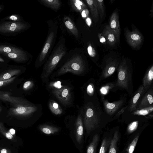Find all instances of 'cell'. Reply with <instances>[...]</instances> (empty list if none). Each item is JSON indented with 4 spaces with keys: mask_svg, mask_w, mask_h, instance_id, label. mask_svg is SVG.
<instances>
[{
    "mask_svg": "<svg viewBox=\"0 0 153 153\" xmlns=\"http://www.w3.org/2000/svg\"><path fill=\"white\" fill-rule=\"evenodd\" d=\"M126 102V99L122 97L118 100L110 102L107 100L103 101L104 109L106 113L110 115L114 114L123 106Z\"/></svg>",
    "mask_w": 153,
    "mask_h": 153,
    "instance_id": "cell-10",
    "label": "cell"
},
{
    "mask_svg": "<svg viewBox=\"0 0 153 153\" xmlns=\"http://www.w3.org/2000/svg\"><path fill=\"white\" fill-rule=\"evenodd\" d=\"M153 90L152 88H149L140 100L136 109H141L153 105Z\"/></svg>",
    "mask_w": 153,
    "mask_h": 153,
    "instance_id": "cell-13",
    "label": "cell"
},
{
    "mask_svg": "<svg viewBox=\"0 0 153 153\" xmlns=\"http://www.w3.org/2000/svg\"><path fill=\"white\" fill-rule=\"evenodd\" d=\"M139 136H136L129 144L127 149V153H133L138 141Z\"/></svg>",
    "mask_w": 153,
    "mask_h": 153,
    "instance_id": "cell-32",
    "label": "cell"
},
{
    "mask_svg": "<svg viewBox=\"0 0 153 153\" xmlns=\"http://www.w3.org/2000/svg\"><path fill=\"white\" fill-rule=\"evenodd\" d=\"M144 87L141 85L132 97L129 102L128 109L130 112L136 109L137 104L142 96L145 93Z\"/></svg>",
    "mask_w": 153,
    "mask_h": 153,
    "instance_id": "cell-11",
    "label": "cell"
},
{
    "mask_svg": "<svg viewBox=\"0 0 153 153\" xmlns=\"http://www.w3.org/2000/svg\"><path fill=\"white\" fill-rule=\"evenodd\" d=\"M0 53H13L20 54H26V53L22 49L12 46L0 45Z\"/></svg>",
    "mask_w": 153,
    "mask_h": 153,
    "instance_id": "cell-22",
    "label": "cell"
},
{
    "mask_svg": "<svg viewBox=\"0 0 153 153\" xmlns=\"http://www.w3.org/2000/svg\"><path fill=\"white\" fill-rule=\"evenodd\" d=\"M98 36L100 41L101 43H103L106 42V40L105 38L103 36H101V34H99Z\"/></svg>",
    "mask_w": 153,
    "mask_h": 153,
    "instance_id": "cell-43",
    "label": "cell"
},
{
    "mask_svg": "<svg viewBox=\"0 0 153 153\" xmlns=\"http://www.w3.org/2000/svg\"><path fill=\"white\" fill-rule=\"evenodd\" d=\"M138 124V123L137 121H134L129 124L127 128L128 133L130 134L135 131L137 128Z\"/></svg>",
    "mask_w": 153,
    "mask_h": 153,
    "instance_id": "cell-34",
    "label": "cell"
},
{
    "mask_svg": "<svg viewBox=\"0 0 153 153\" xmlns=\"http://www.w3.org/2000/svg\"><path fill=\"white\" fill-rule=\"evenodd\" d=\"M64 21L66 27L75 37L77 38L79 36L78 29L71 19L66 16L64 17Z\"/></svg>",
    "mask_w": 153,
    "mask_h": 153,
    "instance_id": "cell-20",
    "label": "cell"
},
{
    "mask_svg": "<svg viewBox=\"0 0 153 153\" xmlns=\"http://www.w3.org/2000/svg\"><path fill=\"white\" fill-rule=\"evenodd\" d=\"M2 10V7L0 5V11Z\"/></svg>",
    "mask_w": 153,
    "mask_h": 153,
    "instance_id": "cell-50",
    "label": "cell"
},
{
    "mask_svg": "<svg viewBox=\"0 0 153 153\" xmlns=\"http://www.w3.org/2000/svg\"><path fill=\"white\" fill-rule=\"evenodd\" d=\"M74 1L77 4L82 6L85 9L86 7V6L82 1L79 0H74Z\"/></svg>",
    "mask_w": 153,
    "mask_h": 153,
    "instance_id": "cell-42",
    "label": "cell"
},
{
    "mask_svg": "<svg viewBox=\"0 0 153 153\" xmlns=\"http://www.w3.org/2000/svg\"><path fill=\"white\" fill-rule=\"evenodd\" d=\"M27 25L19 22H7L0 25V32L4 33L19 32L26 29Z\"/></svg>",
    "mask_w": 153,
    "mask_h": 153,
    "instance_id": "cell-7",
    "label": "cell"
},
{
    "mask_svg": "<svg viewBox=\"0 0 153 153\" xmlns=\"http://www.w3.org/2000/svg\"><path fill=\"white\" fill-rule=\"evenodd\" d=\"M109 23L110 29L115 33L119 40L120 30L117 12L115 11L112 13L110 18Z\"/></svg>",
    "mask_w": 153,
    "mask_h": 153,
    "instance_id": "cell-14",
    "label": "cell"
},
{
    "mask_svg": "<svg viewBox=\"0 0 153 153\" xmlns=\"http://www.w3.org/2000/svg\"><path fill=\"white\" fill-rule=\"evenodd\" d=\"M75 134L77 142L79 144H81L83 139V128L82 120L81 114L78 115L76 121Z\"/></svg>",
    "mask_w": 153,
    "mask_h": 153,
    "instance_id": "cell-16",
    "label": "cell"
},
{
    "mask_svg": "<svg viewBox=\"0 0 153 153\" xmlns=\"http://www.w3.org/2000/svg\"><path fill=\"white\" fill-rule=\"evenodd\" d=\"M4 55L10 59L17 62H24L27 59L26 54H20L16 53H3Z\"/></svg>",
    "mask_w": 153,
    "mask_h": 153,
    "instance_id": "cell-27",
    "label": "cell"
},
{
    "mask_svg": "<svg viewBox=\"0 0 153 153\" xmlns=\"http://www.w3.org/2000/svg\"><path fill=\"white\" fill-rule=\"evenodd\" d=\"M39 128L42 132L48 135L56 133L59 130L58 128L47 125H40Z\"/></svg>",
    "mask_w": 153,
    "mask_h": 153,
    "instance_id": "cell-23",
    "label": "cell"
},
{
    "mask_svg": "<svg viewBox=\"0 0 153 153\" xmlns=\"http://www.w3.org/2000/svg\"><path fill=\"white\" fill-rule=\"evenodd\" d=\"M117 77L114 86L126 90L130 95L133 92L132 71L129 68L126 61L123 60L117 68Z\"/></svg>",
    "mask_w": 153,
    "mask_h": 153,
    "instance_id": "cell-2",
    "label": "cell"
},
{
    "mask_svg": "<svg viewBox=\"0 0 153 153\" xmlns=\"http://www.w3.org/2000/svg\"><path fill=\"white\" fill-rule=\"evenodd\" d=\"M118 66V64L114 62H110L106 64L100 75L99 81L103 80L112 75Z\"/></svg>",
    "mask_w": 153,
    "mask_h": 153,
    "instance_id": "cell-15",
    "label": "cell"
},
{
    "mask_svg": "<svg viewBox=\"0 0 153 153\" xmlns=\"http://www.w3.org/2000/svg\"><path fill=\"white\" fill-rule=\"evenodd\" d=\"M59 83V85H54L51 91L52 93L63 105L65 106L68 105L71 101V88Z\"/></svg>",
    "mask_w": 153,
    "mask_h": 153,
    "instance_id": "cell-5",
    "label": "cell"
},
{
    "mask_svg": "<svg viewBox=\"0 0 153 153\" xmlns=\"http://www.w3.org/2000/svg\"><path fill=\"white\" fill-rule=\"evenodd\" d=\"M111 138L105 137L102 141L99 153H106L110 146Z\"/></svg>",
    "mask_w": 153,
    "mask_h": 153,
    "instance_id": "cell-30",
    "label": "cell"
},
{
    "mask_svg": "<svg viewBox=\"0 0 153 153\" xmlns=\"http://www.w3.org/2000/svg\"><path fill=\"white\" fill-rule=\"evenodd\" d=\"M153 105L140 109H136L133 111L131 114L134 115L146 116L152 112Z\"/></svg>",
    "mask_w": 153,
    "mask_h": 153,
    "instance_id": "cell-29",
    "label": "cell"
},
{
    "mask_svg": "<svg viewBox=\"0 0 153 153\" xmlns=\"http://www.w3.org/2000/svg\"><path fill=\"white\" fill-rule=\"evenodd\" d=\"M6 137L8 139H11L13 138V135L10 132H7L5 134Z\"/></svg>",
    "mask_w": 153,
    "mask_h": 153,
    "instance_id": "cell-45",
    "label": "cell"
},
{
    "mask_svg": "<svg viewBox=\"0 0 153 153\" xmlns=\"http://www.w3.org/2000/svg\"><path fill=\"white\" fill-rule=\"evenodd\" d=\"M119 139L118 132L116 131L111 139L108 153H117V144Z\"/></svg>",
    "mask_w": 153,
    "mask_h": 153,
    "instance_id": "cell-25",
    "label": "cell"
},
{
    "mask_svg": "<svg viewBox=\"0 0 153 153\" xmlns=\"http://www.w3.org/2000/svg\"><path fill=\"white\" fill-rule=\"evenodd\" d=\"M10 133L11 134H14L15 133V130L13 129H11L10 130Z\"/></svg>",
    "mask_w": 153,
    "mask_h": 153,
    "instance_id": "cell-47",
    "label": "cell"
},
{
    "mask_svg": "<svg viewBox=\"0 0 153 153\" xmlns=\"http://www.w3.org/2000/svg\"><path fill=\"white\" fill-rule=\"evenodd\" d=\"M0 99L11 103L14 106L31 104L29 102L22 98L11 97L9 93L6 92H0Z\"/></svg>",
    "mask_w": 153,
    "mask_h": 153,
    "instance_id": "cell-12",
    "label": "cell"
},
{
    "mask_svg": "<svg viewBox=\"0 0 153 153\" xmlns=\"http://www.w3.org/2000/svg\"><path fill=\"white\" fill-rule=\"evenodd\" d=\"M71 6L73 10L78 12L81 13L84 9L83 7L77 4L74 0H70Z\"/></svg>",
    "mask_w": 153,
    "mask_h": 153,
    "instance_id": "cell-33",
    "label": "cell"
},
{
    "mask_svg": "<svg viewBox=\"0 0 153 153\" xmlns=\"http://www.w3.org/2000/svg\"><path fill=\"white\" fill-rule=\"evenodd\" d=\"M153 65H152L147 70L143 80V84L145 93L150 88L153 82Z\"/></svg>",
    "mask_w": 153,
    "mask_h": 153,
    "instance_id": "cell-17",
    "label": "cell"
},
{
    "mask_svg": "<svg viewBox=\"0 0 153 153\" xmlns=\"http://www.w3.org/2000/svg\"><path fill=\"white\" fill-rule=\"evenodd\" d=\"M103 36L110 46H113L119 41L115 33L110 29L109 25L106 26L103 31Z\"/></svg>",
    "mask_w": 153,
    "mask_h": 153,
    "instance_id": "cell-18",
    "label": "cell"
},
{
    "mask_svg": "<svg viewBox=\"0 0 153 153\" xmlns=\"http://www.w3.org/2000/svg\"><path fill=\"white\" fill-rule=\"evenodd\" d=\"M1 153H7V150L5 149H3L1 151Z\"/></svg>",
    "mask_w": 153,
    "mask_h": 153,
    "instance_id": "cell-48",
    "label": "cell"
},
{
    "mask_svg": "<svg viewBox=\"0 0 153 153\" xmlns=\"http://www.w3.org/2000/svg\"><path fill=\"white\" fill-rule=\"evenodd\" d=\"M83 122L87 131L93 130L99 124V120L95 110L92 106L86 107L83 119Z\"/></svg>",
    "mask_w": 153,
    "mask_h": 153,
    "instance_id": "cell-6",
    "label": "cell"
},
{
    "mask_svg": "<svg viewBox=\"0 0 153 153\" xmlns=\"http://www.w3.org/2000/svg\"><path fill=\"white\" fill-rule=\"evenodd\" d=\"M55 25L51 26L44 45L37 59L38 65H41L45 60L55 40L57 28Z\"/></svg>",
    "mask_w": 153,
    "mask_h": 153,
    "instance_id": "cell-4",
    "label": "cell"
},
{
    "mask_svg": "<svg viewBox=\"0 0 153 153\" xmlns=\"http://www.w3.org/2000/svg\"><path fill=\"white\" fill-rule=\"evenodd\" d=\"M7 19L13 21V22H19L20 19V17L17 15H13L7 18Z\"/></svg>",
    "mask_w": 153,
    "mask_h": 153,
    "instance_id": "cell-40",
    "label": "cell"
},
{
    "mask_svg": "<svg viewBox=\"0 0 153 153\" xmlns=\"http://www.w3.org/2000/svg\"><path fill=\"white\" fill-rule=\"evenodd\" d=\"M33 86V82L31 81L26 82L23 85V89L25 90H27L31 88Z\"/></svg>",
    "mask_w": 153,
    "mask_h": 153,
    "instance_id": "cell-36",
    "label": "cell"
},
{
    "mask_svg": "<svg viewBox=\"0 0 153 153\" xmlns=\"http://www.w3.org/2000/svg\"><path fill=\"white\" fill-rule=\"evenodd\" d=\"M90 9L95 24L99 19V14L97 6L96 0L85 1Z\"/></svg>",
    "mask_w": 153,
    "mask_h": 153,
    "instance_id": "cell-19",
    "label": "cell"
},
{
    "mask_svg": "<svg viewBox=\"0 0 153 153\" xmlns=\"http://www.w3.org/2000/svg\"><path fill=\"white\" fill-rule=\"evenodd\" d=\"M128 106L123 108L122 109H121L120 111L118 112L117 114H116V117H117L120 115L123 112V111H124V110H125L126 108L128 107Z\"/></svg>",
    "mask_w": 153,
    "mask_h": 153,
    "instance_id": "cell-44",
    "label": "cell"
},
{
    "mask_svg": "<svg viewBox=\"0 0 153 153\" xmlns=\"http://www.w3.org/2000/svg\"><path fill=\"white\" fill-rule=\"evenodd\" d=\"M126 36L128 44L132 48H138L141 44L143 40L141 34L137 30L131 32L126 31Z\"/></svg>",
    "mask_w": 153,
    "mask_h": 153,
    "instance_id": "cell-9",
    "label": "cell"
},
{
    "mask_svg": "<svg viewBox=\"0 0 153 153\" xmlns=\"http://www.w3.org/2000/svg\"><path fill=\"white\" fill-rule=\"evenodd\" d=\"M87 92L88 94L90 96L92 95L94 92V88L92 83L89 84L87 88Z\"/></svg>",
    "mask_w": 153,
    "mask_h": 153,
    "instance_id": "cell-37",
    "label": "cell"
},
{
    "mask_svg": "<svg viewBox=\"0 0 153 153\" xmlns=\"http://www.w3.org/2000/svg\"><path fill=\"white\" fill-rule=\"evenodd\" d=\"M39 2L44 5L56 11L60 7L62 3L59 0H39Z\"/></svg>",
    "mask_w": 153,
    "mask_h": 153,
    "instance_id": "cell-21",
    "label": "cell"
},
{
    "mask_svg": "<svg viewBox=\"0 0 153 153\" xmlns=\"http://www.w3.org/2000/svg\"><path fill=\"white\" fill-rule=\"evenodd\" d=\"M81 13L82 17L84 18H85L88 15V9H84L82 11Z\"/></svg>",
    "mask_w": 153,
    "mask_h": 153,
    "instance_id": "cell-41",
    "label": "cell"
},
{
    "mask_svg": "<svg viewBox=\"0 0 153 153\" xmlns=\"http://www.w3.org/2000/svg\"><path fill=\"white\" fill-rule=\"evenodd\" d=\"M50 110L53 114L58 115H61L63 113L62 108L59 105L53 100H50L48 104Z\"/></svg>",
    "mask_w": 153,
    "mask_h": 153,
    "instance_id": "cell-24",
    "label": "cell"
},
{
    "mask_svg": "<svg viewBox=\"0 0 153 153\" xmlns=\"http://www.w3.org/2000/svg\"><path fill=\"white\" fill-rule=\"evenodd\" d=\"M114 87V85L111 84V85H106L102 87L100 89L101 92L103 94H105L110 90L111 88Z\"/></svg>",
    "mask_w": 153,
    "mask_h": 153,
    "instance_id": "cell-35",
    "label": "cell"
},
{
    "mask_svg": "<svg viewBox=\"0 0 153 153\" xmlns=\"http://www.w3.org/2000/svg\"><path fill=\"white\" fill-rule=\"evenodd\" d=\"M1 111V108L0 107V111Z\"/></svg>",
    "mask_w": 153,
    "mask_h": 153,
    "instance_id": "cell-51",
    "label": "cell"
},
{
    "mask_svg": "<svg viewBox=\"0 0 153 153\" xmlns=\"http://www.w3.org/2000/svg\"><path fill=\"white\" fill-rule=\"evenodd\" d=\"M16 78V77L14 76L7 80L0 81V87L11 83Z\"/></svg>",
    "mask_w": 153,
    "mask_h": 153,
    "instance_id": "cell-39",
    "label": "cell"
},
{
    "mask_svg": "<svg viewBox=\"0 0 153 153\" xmlns=\"http://www.w3.org/2000/svg\"><path fill=\"white\" fill-rule=\"evenodd\" d=\"M87 50L88 54L89 56L93 57L95 56L96 54V51L91 45H89L88 46Z\"/></svg>",
    "mask_w": 153,
    "mask_h": 153,
    "instance_id": "cell-38",
    "label": "cell"
},
{
    "mask_svg": "<svg viewBox=\"0 0 153 153\" xmlns=\"http://www.w3.org/2000/svg\"><path fill=\"white\" fill-rule=\"evenodd\" d=\"M86 21L87 25L88 26H90L91 22L90 19L88 17L87 18L86 20Z\"/></svg>",
    "mask_w": 153,
    "mask_h": 153,
    "instance_id": "cell-46",
    "label": "cell"
},
{
    "mask_svg": "<svg viewBox=\"0 0 153 153\" xmlns=\"http://www.w3.org/2000/svg\"><path fill=\"white\" fill-rule=\"evenodd\" d=\"M65 40L61 39L54 47L44 66L41 78L44 82H48L49 78L56 65L65 55L67 49L65 45Z\"/></svg>",
    "mask_w": 153,
    "mask_h": 153,
    "instance_id": "cell-1",
    "label": "cell"
},
{
    "mask_svg": "<svg viewBox=\"0 0 153 153\" xmlns=\"http://www.w3.org/2000/svg\"><path fill=\"white\" fill-rule=\"evenodd\" d=\"M97 8L99 15L102 19L105 13V6L103 1L102 0H96Z\"/></svg>",
    "mask_w": 153,
    "mask_h": 153,
    "instance_id": "cell-31",
    "label": "cell"
},
{
    "mask_svg": "<svg viewBox=\"0 0 153 153\" xmlns=\"http://www.w3.org/2000/svg\"><path fill=\"white\" fill-rule=\"evenodd\" d=\"M21 72L19 69H12L2 73L0 75V81L6 80L9 79L15 75H17Z\"/></svg>",
    "mask_w": 153,
    "mask_h": 153,
    "instance_id": "cell-28",
    "label": "cell"
},
{
    "mask_svg": "<svg viewBox=\"0 0 153 153\" xmlns=\"http://www.w3.org/2000/svg\"><path fill=\"white\" fill-rule=\"evenodd\" d=\"M0 62H4V59H2V58H1V57H0Z\"/></svg>",
    "mask_w": 153,
    "mask_h": 153,
    "instance_id": "cell-49",
    "label": "cell"
},
{
    "mask_svg": "<svg viewBox=\"0 0 153 153\" xmlns=\"http://www.w3.org/2000/svg\"><path fill=\"white\" fill-rule=\"evenodd\" d=\"M85 69V63L82 57L79 54H76L72 56L58 70L56 75L59 76L68 72L79 74L83 73Z\"/></svg>",
    "mask_w": 153,
    "mask_h": 153,
    "instance_id": "cell-3",
    "label": "cell"
},
{
    "mask_svg": "<svg viewBox=\"0 0 153 153\" xmlns=\"http://www.w3.org/2000/svg\"><path fill=\"white\" fill-rule=\"evenodd\" d=\"M37 108L33 104L21 105L11 108L9 111L11 115L21 116H27L36 112Z\"/></svg>",
    "mask_w": 153,
    "mask_h": 153,
    "instance_id": "cell-8",
    "label": "cell"
},
{
    "mask_svg": "<svg viewBox=\"0 0 153 153\" xmlns=\"http://www.w3.org/2000/svg\"><path fill=\"white\" fill-rule=\"evenodd\" d=\"M99 140V136L98 134H96L94 135L87 147L86 153H96Z\"/></svg>",
    "mask_w": 153,
    "mask_h": 153,
    "instance_id": "cell-26",
    "label": "cell"
}]
</instances>
